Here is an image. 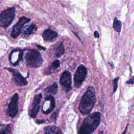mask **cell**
Masks as SVG:
<instances>
[{"mask_svg": "<svg viewBox=\"0 0 134 134\" xmlns=\"http://www.w3.org/2000/svg\"><path fill=\"white\" fill-rule=\"evenodd\" d=\"M6 69L10 73H12L13 80L17 85L24 86L27 84V81L26 79L21 74L19 71L11 68H7Z\"/></svg>", "mask_w": 134, "mask_h": 134, "instance_id": "obj_7", "label": "cell"}, {"mask_svg": "<svg viewBox=\"0 0 134 134\" xmlns=\"http://www.w3.org/2000/svg\"><path fill=\"white\" fill-rule=\"evenodd\" d=\"M60 84L62 86L63 88L68 92L71 88V75L70 72L68 71H64L60 76Z\"/></svg>", "mask_w": 134, "mask_h": 134, "instance_id": "obj_9", "label": "cell"}, {"mask_svg": "<svg viewBox=\"0 0 134 134\" xmlns=\"http://www.w3.org/2000/svg\"><path fill=\"white\" fill-rule=\"evenodd\" d=\"M58 86L57 83H54L53 84L50 86L46 87L44 89V91L49 94H55L58 91Z\"/></svg>", "mask_w": 134, "mask_h": 134, "instance_id": "obj_15", "label": "cell"}, {"mask_svg": "<svg viewBox=\"0 0 134 134\" xmlns=\"http://www.w3.org/2000/svg\"><path fill=\"white\" fill-rule=\"evenodd\" d=\"M87 72V69L84 65H80L77 68L74 77V83L75 86L79 87L82 85L86 76Z\"/></svg>", "mask_w": 134, "mask_h": 134, "instance_id": "obj_5", "label": "cell"}, {"mask_svg": "<svg viewBox=\"0 0 134 134\" xmlns=\"http://www.w3.org/2000/svg\"><path fill=\"white\" fill-rule=\"evenodd\" d=\"M44 122H45V121H44V120H43V119L37 120V122L38 124H43V123H44Z\"/></svg>", "mask_w": 134, "mask_h": 134, "instance_id": "obj_24", "label": "cell"}, {"mask_svg": "<svg viewBox=\"0 0 134 134\" xmlns=\"http://www.w3.org/2000/svg\"><path fill=\"white\" fill-rule=\"evenodd\" d=\"M126 83L128 84H133L134 83V76H132L129 80H128L126 82Z\"/></svg>", "mask_w": 134, "mask_h": 134, "instance_id": "obj_22", "label": "cell"}, {"mask_svg": "<svg viewBox=\"0 0 134 134\" xmlns=\"http://www.w3.org/2000/svg\"><path fill=\"white\" fill-rule=\"evenodd\" d=\"M55 106V100L51 95L47 96L43 104L42 111L44 114H49L53 109Z\"/></svg>", "mask_w": 134, "mask_h": 134, "instance_id": "obj_11", "label": "cell"}, {"mask_svg": "<svg viewBox=\"0 0 134 134\" xmlns=\"http://www.w3.org/2000/svg\"><path fill=\"white\" fill-rule=\"evenodd\" d=\"M30 20V18L24 16L20 18L17 24L13 27L11 32V36L15 38H17L20 34L23 26L25 24L29 22Z\"/></svg>", "mask_w": 134, "mask_h": 134, "instance_id": "obj_6", "label": "cell"}, {"mask_svg": "<svg viewBox=\"0 0 134 134\" xmlns=\"http://www.w3.org/2000/svg\"><path fill=\"white\" fill-rule=\"evenodd\" d=\"M36 30H37V27L36 25L34 23H32L31 25L28 26L25 28V29L24 31V34L25 35H29L34 33L35 31H36Z\"/></svg>", "mask_w": 134, "mask_h": 134, "instance_id": "obj_16", "label": "cell"}, {"mask_svg": "<svg viewBox=\"0 0 134 134\" xmlns=\"http://www.w3.org/2000/svg\"><path fill=\"white\" fill-rule=\"evenodd\" d=\"M44 134H63L61 130L57 126H49L44 129Z\"/></svg>", "mask_w": 134, "mask_h": 134, "instance_id": "obj_13", "label": "cell"}, {"mask_svg": "<svg viewBox=\"0 0 134 134\" xmlns=\"http://www.w3.org/2000/svg\"><path fill=\"white\" fill-rule=\"evenodd\" d=\"M119 79V77L118 76H117L113 80V93H115L117 89L118 81Z\"/></svg>", "mask_w": 134, "mask_h": 134, "instance_id": "obj_20", "label": "cell"}, {"mask_svg": "<svg viewBox=\"0 0 134 134\" xmlns=\"http://www.w3.org/2000/svg\"><path fill=\"white\" fill-rule=\"evenodd\" d=\"M55 52L57 57H60L64 54V47L62 42H59L56 44V46L55 47Z\"/></svg>", "mask_w": 134, "mask_h": 134, "instance_id": "obj_14", "label": "cell"}, {"mask_svg": "<svg viewBox=\"0 0 134 134\" xmlns=\"http://www.w3.org/2000/svg\"><path fill=\"white\" fill-rule=\"evenodd\" d=\"M42 36L44 40L51 42L54 41L56 39L58 36V34L55 31L51 30L50 29H47L43 32Z\"/></svg>", "mask_w": 134, "mask_h": 134, "instance_id": "obj_12", "label": "cell"}, {"mask_svg": "<svg viewBox=\"0 0 134 134\" xmlns=\"http://www.w3.org/2000/svg\"><path fill=\"white\" fill-rule=\"evenodd\" d=\"M94 35L95 37H96V38H98L99 37V34H98L97 31H95Z\"/></svg>", "mask_w": 134, "mask_h": 134, "instance_id": "obj_23", "label": "cell"}, {"mask_svg": "<svg viewBox=\"0 0 134 134\" xmlns=\"http://www.w3.org/2000/svg\"><path fill=\"white\" fill-rule=\"evenodd\" d=\"M37 47L38 48H39V49H42V50H45V48H44V47H41V46H39V45H37Z\"/></svg>", "mask_w": 134, "mask_h": 134, "instance_id": "obj_26", "label": "cell"}, {"mask_svg": "<svg viewBox=\"0 0 134 134\" xmlns=\"http://www.w3.org/2000/svg\"><path fill=\"white\" fill-rule=\"evenodd\" d=\"M15 15L14 7L9 8L3 11L0 14V26L3 27H8L13 21Z\"/></svg>", "mask_w": 134, "mask_h": 134, "instance_id": "obj_4", "label": "cell"}, {"mask_svg": "<svg viewBox=\"0 0 134 134\" xmlns=\"http://www.w3.org/2000/svg\"><path fill=\"white\" fill-rule=\"evenodd\" d=\"M11 127L9 125L3 124L0 126V134H10Z\"/></svg>", "mask_w": 134, "mask_h": 134, "instance_id": "obj_17", "label": "cell"}, {"mask_svg": "<svg viewBox=\"0 0 134 134\" xmlns=\"http://www.w3.org/2000/svg\"><path fill=\"white\" fill-rule=\"evenodd\" d=\"M42 98L41 94H38L35 95L31 106L29 111V114L32 118H35L39 109V104Z\"/></svg>", "mask_w": 134, "mask_h": 134, "instance_id": "obj_10", "label": "cell"}, {"mask_svg": "<svg viewBox=\"0 0 134 134\" xmlns=\"http://www.w3.org/2000/svg\"><path fill=\"white\" fill-rule=\"evenodd\" d=\"M57 115L58 114L57 113V112H54L50 117V120L51 122H53V121H55L57 118Z\"/></svg>", "mask_w": 134, "mask_h": 134, "instance_id": "obj_21", "label": "cell"}, {"mask_svg": "<svg viewBox=\"0 0 134 134\" xmlns=\"http://www.w3.org/2000/svg\"><path fill=\"white\" fill-rule=\"evenodd\" d=\"M96 102L95 91L93 86H88L81 97L79 109L82 115H88L94 108Z\"/></svg>", "mask_w": 134, "mask_h": 134, "instance_id": "obj_1", "label": "cell"}, {"mask_svg": "<svg viewBox=\"0 0 134 134\" xmlns=\"http://www.w3.org/2000/svg\"><path fill=\"white\" fill-rule=\"evenodd\" d=\"M18 95L15 93L12 97L8 105V113L10 117H14L16 116L18 110Z\"/></svg>", "mask_w": 134, "mask_h": 134, "instance_id": "obj_8", "label": "cell"}, {"mask_svg": "<svg viewBox=\"0 0 134 134\" xmlns=\"http://www.w3.org/2000/svg\"><path fill=\"white\" fill-rule=\"evenodd\" d=\"M25 60L26 65L32 68L39 67L43 62L41 54L38 51L34 49L26 50Z\"/></svg>", "mask_w": 134, "mask_h": 134, "instance_id": "obj_3", "label": "cell"}, {"mask_svg": "<svg viewBox=\"0 0 134 134\" xmlns=\"http://www.w3.org/2000/svg\"><path fill=\"white\" fill-rule=\"evenodd\" d=\"M59 67H60V62L58 60H56L54 61H53L51 64L50 70H56Z\"/></svg>", "mask_w": 134, "mask_h": 134, "instance_id": "obj_19", "label": "cell"}, {"mask_svg": "<svg viewBox=\"0 0 134 134\" xmlns=\"http://www.w3.org/2000/svg\"><path fill=\"white\" fill-rule=\"evenodd\" d=\"M113 27L116 31L119 33L121 28V22L119 21L117 18H115L113 24Z\"/></svg>", "mask_w": 134, "mask_h": 134, "instance_id": "obj_18", "label": "cell"}, {"mask_svg": "<svg viewBox=\"0 0 134 134\" xmlns=\"http://www.w3.org/2000/svg\"><path fill=\"white\" fill-rule=\"evenodd\" d=\"M128 124L127 125V126H126V128H125V130L124 131V132L121 133V134H126V132H127V128H128Z\"/></svg>", "mask_w": 134, "mask_h": 134, "instance_id": "obj_25", "label": "cell"}, {"mask_svg": "<svg viewBox=\"0 0 134 134\" xmlns=\"http://www.w3.org/2000/svg\"><path fill=\"white\" fill-rule=\"evenodd\" d=\"M100 122V114L94 112L89 115L83 121L79 134H92L97 128Z\"/></svg>", "mask_w": 134, "mask_h": 134, "instance_id": "obj_2", "label": "cell"}]
</instances>
